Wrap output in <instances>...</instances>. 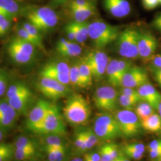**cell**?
<instances>
[{
	"label": "cell",
	"mask_w": 161,
	"mask_h": 161,
	"mask_svg": "<svg viewBox=\"0 0 161 161\" xmlns=\"http://www.w3.org/2000/svg\"><path fill=\"white\" fill-rule=\"evenodd\" d=\"M64 115L69 123L80 125L85 124L90 118L91 108L86 98L79 94L71 95L64 107Z\"/></svg>",
	"instance_id": "1"
},
{
	"label": "cell",
	"mask_w": 161,
	"mask_h": 161,
	"mask_svg": "<svg viewBox=\"0 0 161 161\" xmlns=\"http://www.w3.org/2000/svg\"><path fill=\"white\" fill-rule=\"evenodd\" d=\"M121 31L118 26L102 20H96L88 25V37L97 50H101L116 41Z\"/></svg>",
	"instance_id": "2"
},
{
	"label": "cell",
	"mask_w": 161,
	"mask_h": 161,
	"mask_svg": "<svg viewBox=\"0 0 161 161\" xmlns=\"http://www.w3.org/2000/svg\"><path fill=\"white\" fill-rule=\"evenodd\" d=\"M25 16L40 31L47 32L56 27L58 22V14L48 6L31 7L25 11Z\"/></svg>",
	"instance_id": "3"
},
{
	"label": "cell",
	"mask_w": 161,
	"mask_h": 161,
	"mask_svg": "<svg viewBox=\"0 0 161 161\" xmlns=\"http://www.w3.org/2000/svg\"><path fill=\"white\" fill-rule=\"evenodd\" d=\"M93 131L98 138L104 140H113L122 135L118 122L109 112H104L96 116Z\"/></svg>",
	"instance_id": "4"
},
{
	"label": "cell",
	"mask_w": 161,
	"mask_h": 161,
	"mask_svg": "<svg viewBox=\"0 0 161 161\" xmlns=\"http://www.w3.org/2000/svg\"><path fill=\"white\" fill-rule=\"evenodd\" d=\"M139 32L128 28L120 32L116 40V50L121 57L127 59L139 58L138 41Z\"/></svg>",
	"instance_id": "5"
},
{
	"label": "cell",
	"mask_w": 161,
	"mask_h": 161,
	"mask_svg": "<svg viewBox=\"0 0 161 161\" xmlns=\"http://www.w3.org/2000/svg\"><path fill=\"white\" fill-rule=\"evenodd\" d=\"M32 132L42 134H55L63 136L66 134V127L58 107L52 104L46 118Z\"/></svg>",
	"instance_id": "6"
},
{
	"label": "cell",
	"mask_w": 161,
	"mask_h": 161,
	"mask_svg": "<svg viewBox=\"0 0 161 161\" xmlns=\"http://www.w3.org/2000/svg\"><path fill=\"white\" fill-rule=\"evenodd\" d=\"M36 47L32 43L15 36L7 47V52L12 60L19 64L29 63L34 58Z\"/></svg>",
	"instance_id": "7"
},
{
	"label": "cell",
	"mask_w": 161,
	"mask_h": 161,
	"mask_svg": "<svg viewBox=\"0 0 161 161\" xmlns=\"http://www.w3.org/2000/svg\"><path fill=\"white\" fill-rule=\"evenodd\" d=\"M93 101L98 109L104 112H112L117 108L118 94L114 86H100L94 93Z\"/></svg>",
	"instance_id": "8"
},
{
	"label": "cell",
	"mask_w": 161,
	"mask_h": 161,
	"mask_svg": "<svg viewBox=\"0 0 161 161\" xmlns=\"http://www.w3.org/2000/svg\"><path fill=\"white\" fill-rule=\"evenodd\" d=\"M82 58L89 65L93 78L97 80H102L106 74L110 60L108 54L96 49L87 52Z\"/></svg>",
	"instance_id": "9"
},
{
	"label": "cell",
	"mask_w": 161,
	"mask_h": 161,
	"mask_svg": "<svg viewBox=\"0 0 161 161\" xmlns=\"http://www.w3.org/2000/svg\"><path fill=\"white\" fill-rule=\"evenodd\" d=\"M37 86L45 97L53 100H57L66 96L69 92L68 86L52 78L41 76Z\"/></svg>",
	"instance_id": "10"
},
{
	"label": "cell",
	"mask_w": 161,
	"mask_h": 161,
	"mask_svg": "<svg viewBox=\"0 0 161 161\" xmlns=\"http://www.w3.org/2000/svg\"><path fill=\"white\" fill-rule=\"evenodd\" d=\"M122 135L125 137L136 136L142 127L138 116L131 110H118L115 115Z\"/></svg>",
	"instance_id": "11"
},
{
	"label": "cell",
	"mask_w": 161,
	"mask_h": 161,
	"mask_svg": "<svg viewBox=\"0 0 161 161\" xmlns=\"http://www.w3.org/2000/svg\"><path fill=\"white\" fill-rule=\"evenodd\" d=\"M132 66V62L127 58L110 60L106 71L110 85L114 87L121 86L123 77Z\"/></svg>",
	"instance_id": "12"
},
{
	"label": "cell",
	"mask_w": 161,
	"mask_h": 161,
	"mask_svg": "<svg viewBox=\"0 0 161 161\" xmlns=\"http://www.w3.org/2000/svg\"><path fill=\"white\" fill-rule=\"evenodd\" d=\"M70 66L62 61H53L46 64L41 69L40 75L58 80L64 85L70 84L69 78Z\"/></svg>",
	"instance_id": "13"
},
{
	"label": "cell",
	"mask_w": 161,
	"mask_h": 161,
	"mask_svg": "<svg viewBox=\"0 0 161 161\" xmlns=\"http://www.w3.org/2000/svg\"><path fill=\"white\" fill-rule=\"evenodd\" d=\"M158 41L154 35L149 32H139L138 50L139 58L144 62H149L155 54Z\"/></svg>",
	"instance_id": "14"
},
{
	"label": "cell",
	"mask_w": 161,
	"mask_h": 161,
	"mask_svg": "<svg viewBox=\"0 0 161 161\" xmlns=\"http://www.w3.org/2000/svg\"><path fill=\"white\" fill-rule=\"evenodd\" d=\"M148 82L149 76L146 70L143 68L132 65L123 77L121 86L135 88Z\"/></svg>",
	"instance_id": "15"
},
{
	"label": "cell",
	"mask_w": 161,
	"mask_h": 161,
	"mask_svg": "<svg viewBox=\"0 0 161 161\" xmlns=\"http://www.w3.org/2000/svg\"><path fill=\"white\" fill-rule=\"evenodd\" d=\"M52 103L44 100L38 101L29 112L26 121V127L31 131L38 127L44 119L50 109Z\"/></svg>",
	"instance_id": "16"
},
{
	"label": "cell",
	"mask_w": 161,
	"mask_h": 161,
	"mask_svg": "<svg viewBox=\"0 0 161 161\" xmlns=\"http://www.w3.org/2000/svg\"><path fill=\"white\" fill-rule=\"evenodd\" d=\"M104 8L116 18H122L130 14L131 7L128 0H103Z\"/></svg>",
	"instance_id": "17"
},
{
	"label": "cell",
	"mask_w": 161,
	"mask_h": 161,
	"mask_svg": "<svg viewBox=\"0 0 161 161\" xmlns=\"http://www.w3.org/2000/svg\"><path fill=\"white\" fill-rule=\"evenodd\" d=\"M17 112L6 100H0V128L8 131L14 126L17 119Z\"/></svg>",
	"instance_id": "18"
},
{
	"label": "cell",
	"mask_w": 161,
	"mask_h": 161,
	"mask_svg": "<svg viewBox=\"0 0 161 161\" xmlns=\"http://www.w3.org/2000/svg\"><path fill=\"white\" fill-rule=\"evenodd\" d=\"M137 92L141 101L146 102L154 109H157L161 101V94L149 82L137 88Z\"/></svg>",
	"instance_id": "19"
},
{
	"label": "cell",
	"mask_w": 161,
	"mask_h": 161,
	"mask_svg": "<svg viewBox=\"0 0 161 161\" xmlns=\"http://www.w3.org/2000/svg\"><path fill=\"white\" fill-rule=\"evenodd\" d=\"M56 51L62 57L74 58L80 56L82 49L78 43L61 38L57 42Z\"/></svg>",
	"instance_id": "20"
},
{
	"label": "cell",
	"mask_w": 161,
	"mask_h": 161,
	"mask_svg": "<svg viewBox=\"0 0 161 161\" xmlns=\"http://www.w3.org/2000/svg\"><path fill=\"white\" fill-rule=\"evenodd\" d=\"M33 94L31 91L25 92L16 97L6 99L17 114L25 113L32 102Z\"/></svg>",
	"instance_id": "21"
},
{
	"label": "cell",
	"mask_w": 161,
	"mask_h": 161,
	"mask_svg": "<svg viewBox=\"0 0 161 161\" xmlns=\"http://www.w3.org/2000/svg\"><path fill=\"white\" fill-rule=\"evenodd\" d=\"M22 12L17 0H0V14L13 20Z\"/></svg>",
	"instance_id": "22"
},
{
	"label": "cell",
	"mask_w": 161,
	"mask_h": 161,
	"mask_svg": "<svg viewBox=\"0 0 161 161\" xmlns=\"http://www.w3.org/2000/svg\"><path fill=\"white\" fill-rule=\"evenodd\" d=\"M70 10L71 16L74 19L73 21L78 22H86L89 18L94 16L96 13V5L82 8H75Z\"/></svg>",
	"instance_id": "23"
},
{
	"label": "cell",
	"mask_w": 161,
	"mask_h": 161,
	"mask_svg": "<svg viewBox=\"0 0 161 161\" xmlns=\"http://www.w3.org/2000/svg\"><path fill=\"white\" fill-rule=\"evenodd\" d=\"M75 32L76 42L79 44H84L88 38V25L86 22H78L72 21L70 22Z\"/></svg>",
	"instance_id": "24"
},
{
	"label": "cell",
	"mask_w": 161,
	"mask_h": 161,
	"mask_svg": "<svg viewBox=\"0 0 161 161\" xmlns=\"http://www.w3.org/2000/svg\"><path fill=\"white\" fill-rule=\"evenodd\" d=\"M118 146L114 143H106L101 146L98 151L101 161H113L119 155Z\"/></svg>",
	"instance_id": "25"
},
{
	"label": "cell",
	"mask_w": 161,
	"mask_h": 161,
	"mask_svg": "<svg viewBox=\"0 0 161 161\" xmlns=\"http://www.w3.org/2000/svg\"><path fill=\"white\" fill-rule=\"evenodd\" d=\"M76 62L78 66L80 78L82 80L84 87L88 88L91 86L92 85L93 76L89 65L82 58Z\"/></svg>",
	"instance_id": "26"
},
{
	"label": "cell",
	"mask_w": 161,
	"mask_h": 161,
	"mask_svg": "<svg viewBox=\"0 0 161 161\" xmlns=\"http://www.w3.org/2000/svg\"><path fill=\"white\" fill-rule=\"evenodd\" d=\"M142 127L145 130L150 132L161 131V118L159 114H153L143 121H140Z\"/></svg>",
	"instance_id": "27"
},
{
	"label": "cell",
	"mask_w": 161,
	"mask_h": 161,
	"mask_svg": "<svg viewBox=\"0 0 161 161\" xmlns=\"http://www.w3.org/2000/svg\"><path fill=\"white\" fill-rule=\"evenodd\" d=\"M122 150L128 157L135 160H140L143 158L145 146L142 143L125 144Z\"/></svg>",
	"instance_id": "28"
},
{
	"label": "cell",
	"mask_w": 161,
	"mask_h": 161,
	"mask_svg": "<svg viewBox=\"0 0 161 161\" xmlns=\"http://www.w3.org/2000/svg\"><path fill=\"white\" fill-rule=\"evenodd\" d=\"M154 109L149 104L143 101L137 103L135 108V113L140 121H143L155 113Z\"/></svg>",
	"instance_id": "29"
},
{
	"label": "cell",
	"mask_w": 161,
	"mask_h": 161,
	"mask_svg": "<svg viewBox=\"0 0 161 161\" xmlns=\"http://www.w3.org/2000/svg\"><path fill=\"white\" fill-rule=\"evenodd\" d=\"M31 91L29 87L22 82L14 83L9 86L6 92V98L16 97L25 92H28Z\"/></svg>",
	"instance_id": "30"
},
{
	"label": "cell",
	"mask_w": 161,
	"mask_h": 161,
	"mask_svg": "<svg viewBox=\"0 0 161 161\" xmlns=\"http://www.w3.org/2000/svg\"><path fill=\"white\" fill-rule=\"evenodd\" d=\"M69 78H70V84L74 86L81 88H85L82 80L80 78L77 62L73 64L72 66H70Z\"/></svg>",
	"instance_id": "31"
},
{
	"label": "cell",
	"mask_w": 161,
	"mask_h": 161,
	"mask_svg": "<svg viewBox=\"0 0 161 161\" xmlns=\"http://www.w3.org/2000/svg\"><path fill=\"white\" fill-rule=\"evenodd\" d=\"M22 26L34 39L37 44L38 48L42 49L44 48V46L42 44V40L41 35L40 31L36 27H35L34 25H32L31 23H29L28 22L23 23Z\"/></svg>",
	"instance_id": "32"
},
{
	"label": "cell",
	"mask_w": 161,
	"mask_h": 161,
	"mask_svg": "<svg viewBox=\"0 0 161 161\" xmlns=\"http://www.w3.org/2000/svg\"><path fill=\"white\" fill-rule=\"evenodd\" d=\"M36 149L15 148L14 155L17 161H29L35 155Z\"/></svg>",
	"instance_id": "33"
},
{
	"label": "cell",
	"mask_w": 161,
	"mask_h": 161,
	"mask_svg": "<svg viewBox=\"0 0 161 161\" xmlns=\"http://www.w3.org/2000/svg\"><path fill=\"white\" fill-rule=\"evenodd\" d=\"M15 148L36 149V145L34 140L26 136H20L14 142Z\"/></svg>",
	"instance_id": "34"
},
{
	"label": "cell",
	"mask_w": 161,
	"mask_h": 161,
	"mask_svg": "<svg viewBox=\"0 0 161 161\" xmlns=\"http://www.w3.org/2000/svg\"><path fill=\"white\" fill-rule=\"evenodd\" d=\"M82 131L85 138L86 149H92L95 145L97 144L98 143V137L94 131L88 129Z\"/></svg>",
	"instance_id": "35"
},
{
	"label": "cell",
	"mask_w": 161,
	"mask_h": 161,
	"mask_svg": "<svg viewBox=\"0 0 161 161\" xmlns=\"http://www.w3.org/2000/svg\"><path fill=\"white\" fill-rule=\"evenodd\" d=\"M61 136L55 134L47 135L45 138V147H50L53 148H58L64 147L63 142L60 137Z\"/></svg>",
	"instance_id": "36"
},
{
	"label": "cell",
	"mask_w": 161,
	"mask_h": 161,
	"mask_svg": "<svg viewBox=\"0 0 161 161\" xmlns=\"http://www.w3.org/2000/svg\"><path fill=\"white\" fill-rule=\"evenodd\" d=\"M139 102H140L135 99L128 97L122 94H120V96L118 97V103L120 104L122 108H125V109H132Z\"/></svg>",
	"instance_id": "37"
},
{
	"label": "cell",
	"mask_w": 161,
	"mask_h": 161,
	"mask_svg": "<svg viewBox=\"0 0 161 161\" xmlns=\"http://www.w3.org/2000/svg\"><path fill=\"white\" fill-rule=\"evenodd\" d=\"M16 36L17 37L27 42H29L30 43H32L36 47H38L37 44L34 39L30 35L29 33L26 31V29H25L22 26L17 27L16 29Z\"/></svg>",
	"instance_id": "38"
},
{
	"label": "cell",
	"mask_w": 161,
	"mask_h": 161,
	"mask_svg": "<svg viewBox=\"0 0 161 161\" xmlns=\"http://www.w3.org/2000/svg\"><path fill=\"white\" fill-rule=\"evenodd\" d=\"M12 20L6 16L0 14V36L6 35L11 27Z\"/></svg>",
	"instance_id": "39"
},
{
	"label": "cell",
	"mask_w": 161,
	"mask_h": 161,
	"mask_svg": "<svg viewBox=\"0 0 161 161\" xmlns=\"http://www.w3.org/2000/svg\"><path fill=\"white\" fill-rule=\"evenodd\" d=\"M95 4L92 0H72L70 3V9L82 8L90 6H94Z\"/></svg>",
	"instance_id": "40"
},
{
	"label": "cell",
	"mask_w": 161,
	"mask_h": 161,
	"mask_svg": "<svg viewBox=\"0 0 161 161\" xmlns=\"http://www.w3.org/2000/svg\"><path fill=\"white\" fill-rule=\"evenodd\" d=\"M74 144L76 148L77 149L80 150V151H85L87 150L83 131H80V132L76 133Z\"/></svg>",
	"instance_id": "41"
},
{
	"label": "cell",
	"mask_w": 161,
	"mask_h": 161,
	"mask_svg": "<svg viewBox=\"0 0 161 161\" xmlns=\"http://www.w3.org/2000/svg\"><path fill=\"white\" fill-rule=\"evenodd\" d=\"M120 94H122L128 97L135 99L138 102H141V99L139 96L137 90H134V88H128V87H122V88L121 89Z\"/></svg>",
	"instance_id": "42"
},
{
	"label": "cell",
	"mask_w": 161,
	"mask_h": 161,
	"mask_svg": "<svg viewBox=\"0 0 161 161\" xmlns=\"http://www.w3.org/2000/svg\"><path fill=\"white\" fill-rule=\"evenodd\" d=\"M142 2L143 7L147 10L155 9L159 5V0H142Z\"/></svg>",
	"instance_id": "43"
},
{
	"label": "cell",
	"mask_w": 161,
	"mask_h": 161,
	"mask_svg": "<svg viewBox=\"0 0 161 161\" xmlns=\"http://www.w3.org/2000/svg\"><path fill=\"white\" fill-rule=\"evenodd\" d=\"M151 63L152 69L161 68V54H155L149 60Z\"/></svg>",
	"instance_id": "44"
},
{
	"label": "cell",
	"mask_w": 161,
	"mask_h": 161,
	"mask_svg": "<svg viewBox=\"0 0 161 161\" xmlns=\"http://www.w3.org/2000/svg\"><path fill=\"white\" fill-rule=\"evenodd\" d=\"M64 31L66 34V35L68 38L69 41H76V38H75V32L74 31V29L72 28V26L71 25L70 22L68 23L65 27H64Z\"/></svg>",
	"instance_id": "45"
},
{
	"label": "cell",
	"mask_w": 161,
	"mask_h": 161,
	"mask_svg": "<svg viewBox=\"0 0 161 161\" xmlns=\"http://www.w3.org/2000/svg\"><path fill=\"white\" fill-rule=\"evenodd\" d=\"M7 80L6 76L0 72V97L7 92Z\"/></svg>",
	"instance_id": "46"
},
{
	"label": "cell",
	"mask_w": 161,
	"mask_h": 161,
	"mask_svg": "<svg viewBox=\"0 0 161 161\" xmlns=\"http://www.w3.org/2000/svg\"><path fill=\"white\" fill-rule=\"evenodd\" d=\"M46 152L47 154L48 159L49 161H56V148L45 147Z\"/></svg>",
	"instance_id": "47"
},
{
	"label": "cell",
	"mask_w": 161,
	"mask_h": 161,
	"mask_svg": "<svg viewBox=\"0 0 161 161\" xmlns=\"http://www.w3.org/2000/svg\"><path fill=\"white\" fill-rule=\"evenodd\" d=\"M84 161H101L100 155L97 153H88L84 156Z\"/></svg>",
	"instance_id": "48"
},
{
	"label": "cell",
	"mask_w": 161,
	"mask_h": 161,
	"mask_svg": "<svg viewBox=\"0 0 161 161\" xmlns=\"http://www.w3.org/2000/svg\"><path fill=\"white\" fill-rule=\"evenodd\" d=\"M13 152V148L11 144L0 143V155Z\"/></svg>",
	"instance_id": "49"
},
{
	"label": "cell",
	"mask_w": 161,
	"mask_h": 161,
	"mask_svg": "<svg viewBox=\"0 0 161 161\" xmlns=\"http://www.w3.org/2000/svg\"><path fill=\"white\" fill-rule=\"evenodd\" d=\"M56 161H62L65 155L64 147L56 148Z\"/></svg>",
	"instance_id": "50"
},
{
	"label": "cell",
	"mask_w": 161,
	"mask_h": 161,
	"mask_svg": "<svg viewBox=\"0 0 161 161\" xmlns=\"http://www.w3.org/2000/svg\"><path fill=\"white\" fill-rule=\"evenodd\" d=\"M153 26L161 32V13L158 14L152 22Z\"/></svg>",
	"instance_id": "51"
},
{
	"label": "cell",
	"mask_w": 161,
	"mask_h": 161,
	"mask_svg": "<svg viewBox=\"0 0 161 161\" xmlns=\"http://www.w3.org/2000/svg\"><path fill=\"white\" fill-rule=\"evenodd\" d=\"M149 152L150 153V156L152 159H157L161 155V144L157 148H156L155 149L152 150Z\"/></svg>",
	"instance_id": "52"
},
{
	"label": "cell",
	"mask_w": 161,
	"mask_h": 161,
	"mask_svg": "<svg viewBox=\"0 0 161 161\" xmlns=\"http://www.w3.org/2000/svg\"><path fill=\"white\" fill-rule=\"evenodd\" d=\"M153 71V74L154 75L155 79L158 84L161 87V68L152 69Z\"/></svg>",
	"instance_id": "53"
},
{
	"label": "cell",
	"mask_w": 161,
	"mask_h": 161,
	"mask_svg": "<svg viewBox=\"0 0 161 161\" xmlns=\"http://www.w3.org/2000/svg\"><path fill=\"white\" fill-rule=\"evenodd\" d=\"M161 144V140H155L150 143L147 146V150L150 152L152 150L155 149Z\"/></svg>",
	"instance_id": "54"
},
{
	"label": "cell",
	"mask_w": 161,
	"mask_h": 161,
	"mask_svg": "<svg viewBox=\"0 0 161 161\" xmlns=\"http://www.w3.org/2000/svg\"><path fill=\"white\" fill-rule=\"evenodd\" d=\"M13 152H10V153H6L4 154L0 155V161H9L12 158Z\"/></svg>",
	"instance_id": "55"
},
{
	"label": "cell",
	"mask_w": 161,
	"mask_h": 161,
	"mask_svg": "<svg viewBox=\"0 0 161 161\" xmlns=\"http://www.w3.org/2000/svg\"><path fill=\"white\" fill-rule=\"evenodd\" d=\"M68 1V0H53V3L55 5H61Z\"/></svg>",
	"instance_id": "56"
},
{
	"label": "cell",
	"mask_w": 161,
	"mask_h": 161,
	"mask_svg": "<svg viewBox=\"0 0 161 161\" xmlns=\"http://www.w3.org/2000/svg\"><path fill=\"white\" fill-rule=\"evenodd\" d=\"M3 132H4V131L1 128H0V143L4 138V133Z\"/></svg>",
	"instance_id": "57"
},
{
	"label": "cell",
	"mask_w": 161,
	"mask_h": 161,
	"mask_svg": "<svg viewBox=\"0 0 161 161\" xmlns=\"http://www.w3.org/2000/svg\"><path fill=\"white\" fill-rule=\"evenodd\" d=\"M157 110L158 112V114L160 116V117L161 118V101L160 102V103L159 104L158 106V108H157Z\"/></svg>",
	"instance_id": "58"
},
{
	"label": "cell",
	"mask_w": 161,
	"mask_h": 161,
	"mask_svg": "<svg viewBox=\"0 0 161 161\" xmlns=\"http://www.w3.org/2000/svg\"><path fill=\"white\" fill-rule=\"evenodd\" d=\"M120 155H121V161H130V160H128L122 153H120Z\"/></svg>",
	"instance_id": "59"
},
{
	"label": "cell",
	"mask_w": 161,
	"mask_h": 161,
	"mask_svg": "<svg viewBox=\"0 0 161 161\" xmlns=\"http://www.w3.org/2000/svg\"><path fill=\"white\" fill-rule=\"evenodd\" d=\"M70 161H84V160L80 158H75L72 159Z\"/></svg>",
	"instance_id": "60"
},
{
	"label": "cell",
	"mask_w": 161,
	"mask_h": 161,
	"mask_svg": "<svg viewBox=\"0 0 161 161\" xmlns=\"http://www.w3.org/2000/svg\"><path fill=\"white\" fill-rule=\"evenodd\" d=\"M113 161H121V155L120 153H119V155L118 156V157L115 159Z\"/></svg>",
	"instance_id": "61"
},
{
	"label": "cell",
	"mask_w": 161,
	"mask_h": 161,
	"mask_svg": "<svg viewBox=\"0 0 161 161\" xmlns=\"http://www.w3.org/2000/svg\"><path fill=\"white\" fill-rule=\"evenodd\" d=\"M156 161H161V155L156 159Z\"/></svg>",
	"instance_id": "62"
},
{
	"label": "cell",
	"mask_w": 161,
	"mask_h": 161,
	"mask_svg": "<svg viewBox=\"0 0 161 161\" xmlns=\"http://www.w3.org/2000/svg\"><path fill=\"white\" fill-rule=\"evenodd\" d=\"M159 5H161V0H159Z\"/></svg>",
	"instance_id": "63"
}]
</instances>
